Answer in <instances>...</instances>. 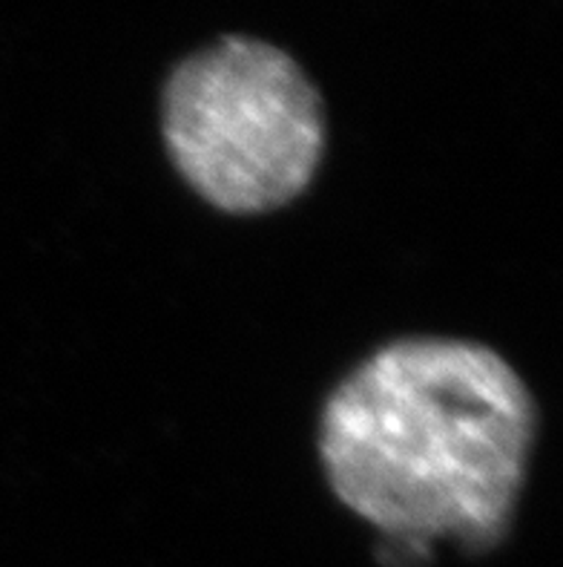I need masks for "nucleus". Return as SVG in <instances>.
Listing matches in <instances>:
<instances>
[{
  "instance_id": "obj_1",
  "label": "nucleus",
  "mask_w": 563,
  "mask_h": 567,
  "mask_svg": "<svg viewBox=\"0 0 563 567\" xmlns=\"http://www.w3.org/2000/svg\"><path fill=\"white\" fill-rule=\"evenodd\" d=\"M538 439V403L478 340L399 338L348 372L320 415L329 487L397 542L507 539Z\"/></svg>"
},
{
  "instance_id": "obj_2",
  "label": "nucleus",
  "mask_w": 563,
  "mask_h": 567,
  "mask_svg": "<svg viewBox=\"0 0 563 567\" xmlns=\"http://www.w3.org/2000/svg\"><path fill=\"white\" fill-rule=\"evenodd\" d=\"M167 156L216 210L257 216L307 190L329 147L325 95L291 50L219 35L170 66L158 93Z\"/></svg>"
}]
</instances>
